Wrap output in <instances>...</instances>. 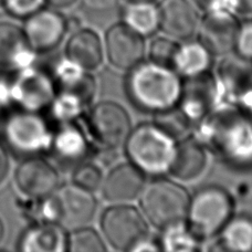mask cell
I'll return each instance as SVG.
<instances>
[{
  "mask_svg": "<svg viewBox=\"0 0 252 252\" xmlns=\"http://www.w3.org/2000/svg\"><path fill=\"white\" fill-rule=\"evenodd\" d=\"M101 230L107 244L114 249L130 251L148 235V224L137 208L126 204H115L102 214Z\"/></svg>",
  "mask_w": 252,
  "mask_h": 252,
  "instance_id": "ba28073f",
  "label": "cell"
},
{
  "mask_svg": "<svg viewBox=\"0 0 252 252\" xmlns=\"http://www.w3.org/2000/svg\"><path fill=\"white\" fill-rule=\"evenodd\" d=\"M87 126L93 141L107 151L124 145L133 128L127 111L112 101L94 105L87 116Z\"/></svg>",
  "mask_w": 252,
  "mask_h": 252,
  "instance_id": "52a82bcc",
  "label": "cell"
},
{
  "mask_svg": "<svg viewBox=\"0 0 252 252\" xmlns=\"http://www.w3.org/2000/svg\"><path fill=\"white\" fill-rule=\"evenodd\" d=\"M235 202L230 192L220 186L198 189L189 199L186 226L199 241L219 235L233 216Z\"/></svg>",
  "mask_w": 252,
  "mask_h": 252,
  "instance_id": "277c9868",
  "label": "cell"
},
{
  "mask_svg": "<svg viewBox=\"0 0 252 252\" xmlns=\"http://www.w3.org/2000/svg\"><path fill=\"white\" fill-rule=\"evenodd\" d=\"M57 94L51 73L32 65L18 70L10 79L11 103L18 109L40 113L48 107Z\"/></svg>",
  "mask_w": 252,
  "mask_h": 252,
  "instance_id": "9c48e42d",
  "label": "cell"
},
{
  "mask_svg": "<svg viewBox=\"0 0 252 252\" xmlns=\"http://www.w3.org/2000/svg\"><path fill=\"white\" fill-rule=\"evenodd\" d=\"M8 170H9V158L7 155V152L1 144H0V184H1L4 181V178L7 177Z\"/></svg>",
  "mask_w": 252,
  "mask_h": 252,
  "instance_id": "74e56055",
  "label": "cell"
},
{
  "mask_svg": "<svg viewBox=\"0 0 252 252\" xmlns=\"http://www.w3.org/2000/svg\"><path fill=\"white\" fill-rule=\"evenodd\" d=\"M105 53L110 63L121 70H129L144 60V37L122 24L111 26L105 34Z\"/></svg>",
  "mask_w": 252,
  "mask_h": 252,
  "instance_id": "5bb4252c",
  "label": "cell"
},
{
  "mask_svg": "<svg viewBox=\"0 0 252 252\" xmlns=\"http://www.w3.org/2000/svg\"><path fill=\"white\" fill-rule=\"evenodd\" d=\"M103 178L102 170L96 164L83 160L75 167L72 175V183L94 192L101 188Z\"/></svg>",
  "mask_w": 252,
  "mask_h": 252,
  "instance_id": "1f68e13d",
  "label": "cell"
},
{
  "mask_svg": "<svg viewBox=\"0 0 252 252\" xmlns=\"http://www.w3.org/2000/svg\"><path fill=\"white\" fill-rule=\"evenodd\" d=\"M235 50L240 56L252 60V19L245 20L239 24Z\"/></svg>",
  "mask_w": 252,
  "mask_h": 252,
  "instance_id": "e575fe53",
  "label": "cell"
},
{
  "mask_svg": "<svg viewBox=\"0 0 252 252\" xmlns=\"http://www.w3.org/2000/svg\"><path fill=\"white\" fill-rule=\"evenodd\" d=\"M120 15L135 32L148 37L159 29V9L155 1H126Z\"/></svg>",
  "mask_w": 252,
  "mask_h": 252,
  "instance_id": "d4e9b609",
  "label": "cell"
},
{
  "mask_svg": "<svg viewBox=\"0 0 252 252\" xmlns=\"http://www.w3.org/2000/svg\"><path fill=\"white\" fill-rule=\"evenodd\" d=\"M18 188L33 199L51 196L60 186L59 173L40 156L26 157L15 173Z\"/></svg>",
  "mask_w": 252,
  "mask_h": 252,
  "instance_id": "4fadbf2b",
  "label": "cell"
},
{
  "mask_svg": "<svg viewBox=\"0 0 252 252\" xmlns=\"http://www.w3.org/2000/svg\"><path fill=\"white\" fill-rule=\"evenodd\" d=\"M80 9L88 19L97 24L110 20L121 12L120 0H78Z\"/></svg>",
  "mask_w": 252,
  "mask_h": 252,
  "instance_id": "4dcf8cb0",
  "label": "cell"
},
{
  "mask_svg": "<svg viewBox=\"0 0 252 252\" xmlns=\"http://www.w3.org/2000/svg\"><path fill=\"white\" fill-rule=\"evenodd\" d=\"M218 249L232 252L252 251V217L249 215L232 216L219 232Z\"/></svg>",
  "mask_w": 252,
  "mask_h": 252,
  "instance_id": "4316f807",
  "label": "cell"
},
{
  "mask_svg": "<svg viewBox=\"0 0 252 252\" xmlns=\"http://www.w3.org/2000/svg\"><path fill=\"white\" fill-rule=\"evenodd\" d=\"M22 30L34 52H47L62 42L67 32L66 19L55 9L42 8L27 18Z\"/></svg>",
  "mask_w": 252,
  "mask_h": 252,
  "instance_id": "9a60e30c",
  "label": "cell"
},
{
  "mask_svg": "<svg viewBox=\"0 0 252 252\" xmlns=\"http://www.w3.org/2000/svg\"><path fill=\"white\" fill-rule=\"evenodd\" d=\"M50 151L60 163L78 165L87 159L90 154V144L78 125L73 122L62 123L53 130Z\"/></svg>",
  "mask_w": 252,
  "mask_h": 252,
  "instance_id": "44dd1931",
  "label": "cell"
},
{
  "mask_svg": "<svg viewBox=\"0 0 252 252\" xmlns=\"http://www.w3.org/2000/svg\"><path fill=\"white\" fill-rule=\"evenodd\" d=\"M237 106L245 112L249 116V119L252 121V91H250L247 95H245L241 100L237 103Z\"/></svg>",
  "mask_w": 252,
  "mask_h": 252,
  "instance_id": "ab89813d",
  "label": "cell"
},
{
  "mask_svg": "<svg viewBox=\"0 0 252 252\" xmlns=\"http://www.w3.org/2000/svg\"><path fill=\"white\" fill-rule=\"evenodd\" d=\"M78 0H46V3L55 9L69 8L74 4Z\"/></svg>",
  "mask_w": 252,
  "mask_h": 252,
  "instance_id": "60d3db41",
  "label": "cell"
},
{
  "mask_svg": "<svg viewBox=\"0 0 252 252\" xmlns=\"http://www.w3.org/2000/svg\"><path fill=\"white\" fill-rule=\"evenodd\" d=\"M51 74L57 93L70 95L87 106L91 104L96 92V83L88 70L64 58L57 62Z\"/></svg>",
  "mask_w": 252,
  "mask_h": 252,
  "instance_id": "d6986e66",
  "label": "cell"
},
{
  "mask_svg": "<svg viewBox=\"0 0 252 252\" xmlns=\"http://www.w3.org/2000/svg\"><path fill=\"white\" fill-rule=\"evenodd\" d=\"M46 4V0H3L2 6L9 15L27 19Z\"/></svg>",
  "mask_w": 252,
  "mask_h": 252,
  "instance_id": "836d02e7",
  "label": "cell"
},
{
  "mask_svg": "<svg viewBox=\"0 0 252 252\" xmlns=\"http://www.w3.org/2000/svg\"><path fill=\"white\" fill-rule=\"evenodd\" d=\"M154 124L167 133L175 141L179 142L189 136L195 126L178 105L154 114Z\"/></svg>",
  "mask_w": 252,
  "mask_h": 252,
  "instance_id": "83f0119b",
  "label": "cell"
},
{
  "mask_svg": "<svg viewBox=\"0 0 252 252\" xmlns=\"http://www.w3.org/2000/svg\"><path fill=\"white\" fill-rule=\"evenodd\" d=\"M207 160L205 146L195 137L188 136L177 143L169 174L179 181H192L204 173Z\"/></svg>",
  "mask_w": 252,
  "mask_h": 252,
  "instance_id": "603a6c76",
  "label": "cell"
},
{
  "mask_svg": "<svg viewBox=\"0 0 252 252\" xmlns=\"http://www.w3.org/2000/svg\"><path fill=\"white\" fill-rule=\"evenodd\" d=\"M161 250V247L159 244V240L157 241L155 238H151L150 236L144 237L143 239L139 240L136 245H135L132 250L133 252H154Z\"/></svg>",
  "mask_w": 252,
  "mask_h": 252,
  "instance_id": "8d00e7d4",
  "label": "cell"
},
{
  "mask_svg": "<svg viewBox=\"0 0 252 252\" xmlns=\"http://www.w3.org/2000/svg\"><path fill=\"white\" fill-rule=\"evenodd\" d=\"M125 1H156V0H125Z\"/></svg>",
  "mask_w": 252,
  "mask_h": 252,
  "instance_id": "7bdbcfd3",
  "label": "cell"
},
{
  "mask_svg": "<svg viewBox=\"0 0 252 252\" xmlns=\"http://www.w3.org/2000/svg\"><path fill=\"white\" fill-rule=\"evenodd\" d=\"M196 136L206 150L237 169L252 168V121L232 103L216 106L195 124Z\"/></svg>",
  "mask_w": 252,
  "mask_h": 252,
  "instance_id": "6da1fadb",
  "label": "cell"
},
{
  "mask_svg": "<svg viewBox=\"0 0 252 252\" xmlns=\"http://www.w3.org/2000/svg\"><path fill=\"white\" fill-rule=\"evenodd\" d=\"M159 9V29L170 38L188 40L197 32L199 15L190 0H161Z\"/></svg>",
  "mask_w": 252,
  "mask_h": 252,
  "instance_id": "e0dca14e",
  "label": "cell"
},
{
  "mask_svg": "<svg viewBox=\"0 0 252 252\" xmlns=\"http://www.w3.org/2000/svg\"><path fill=\"white\" fill-rule=\"evenodd\" d=\"M52 195L58 207V223L65 230L88 226L92 221L97 207L92 191L71 183L59 186Z\"/></svg>",
  "mask_w": 252,
  "mask_h": 252,
  "instance_id": "30bf717a",
  "label": "cell"
},
{
  "mask_svg": "<svg viewBox=\"0 0 252 252\" xmlns=\"http://www.w3.org/2000/svg\"><path fill=\"white\" fill-rule=\"evenodd\" d=\"M66 251L105 252V241L96 230L88 226L70 230L66 238Z\"/></svg>",
  "mask_w": 252,
  "mask_h": 252,
  "instance_id": "f546056e",
  "label": "cell"
},
{
  "mask_svg": "<svg viewBox=\"0 0 252 252\" xmlns=\"http://www.w3.org/2000/svg\"><path fill=\"white\" fill-rule=\"evenodd\" d=\"M219 96L217 79L207 71L183 80L178 106L196 124L217 106Z\"/></svg>",
  "mask_w": 252,
  "mask_h": 252,
  "instance_id": "8fae6325",
  "label": "cell"
},
{
  "mask_svg": "<svg viewBox=\"0 0 252 252\" xmlns=\"http://www.w3.org/2000/svg\"><path fill=\"white\" fill-rule=\"evenodd\" d=\"M213 57L199 40H187L183 44H179L173 63V69L185 78L204 73L209 71Z\"/></svg>",
  "mask_w": 252,
  "mask_h": 252,
  "instance_id": "484cf974",
  "label": "cell"
},
{
  "mask_svg": "<svg viewBox=\"0 0 252 252\" xmlns=\"http://www.w3.org/2000/svg\"><path fill=\"white\" fill-rule=\"evenodd\" d=\"M182 82L173 67L142 61L128 70L125 91L138 110L155 114L178 105Z\"/></svg>",
  "mask_w": 252,
  "mask_h": 252,
  "instance_id": "7a4b0ae2",
  "label": "cell"
},
{
  "mask_svg": "<svg viewBox=\"0 0 252 252\" xmlns=\"http://www.w3.org/2000/svg\"><path fill=\"white\" fill-rule=\"evenodd\" d=\"M189 199L190 196L182 185L164 178L145 184L139 195L144 217L159 229L185 221Z\"/></svg>",
  "mask_w": 252,
  "mask_h": 252,
  "instance_id": "8992f818",
  "label": "cell"
},
{
  "mask_svg": "<svg viewBox=\"0 0 252 252\" xmlns=\"http://www.w3.org/2000/svg\"><path fill=\"white\" fill-rule=\"evenodd\" d=\"M34 53L24 30L11 22H0V67L25 69L32 65Z\"/></svg>",
  "mask_w": 252,
  "mask_h": 252,
  "instance_id": "ffe728a7",
  "label": "cell"
},
{
  "mask_svg": "<svg viewBox=\"0 0 252 252\" xmlns=\"http://www.w3.org/2000/svg\"><path fill=\"white\" fill-rule=\"evenodd\" d=\"M146 184V176L130 163H123L103 178L101 192L106 201L126 204L137 198Z\"/></svg>",
  "mask_w": 252,
  "mask_h": 252,
  "instance_id": "ac0fdd59",
  "label": "cell"
},
{
  "mask_svg": "<svg viewBox=\"0 0 252 252\" xmlns=\"http://www.w3.org/2000/svg\"><path fill=\"white\" fill-rule=\"evenodd\" d=\"M3 233H4V228H3V223L0 219V242H1L2 238H3Z\"/></svg>",
  "mask_w": 252,
  "mask_h": 252,
  "instance_id": "b9f144b4",
  "label": "cell"
},
{
  "mask_svg": "<svg viewBox=\"0 0 252 252\" xmlns=\"http://www.w3.org/2000/svg\"><path fill=\"white\" fill-rule=\"evenodd\" d=\"M3 143L16 155L39 156L50 151L53 130L41 114L18 109L1 119Z\"/></svg>",
  "mask_w": 252,
  "mask_h": 252,
  "instance_id": "5b68a950",
  "label": "cell"
},
{
  "mask_svg": "<svg viewBox=\"0 0 252 252\" xmlns=\"http://www.w3.org/2000/svg\"><path fill=\"white\" fill-rule=\"evenodd\" d=\"M177 143L154 123H144L130 130L124 143L125 154L145 176L160 177L169 173Z\"/></svg>",
  "mask_w": 252,
  "mask_h": 252,
  "instance_id": "3957f363",
  "label": "cell"
},
{
  "mask_svg": "<svg viewBox=\"0 0 252 252\" xmlns=\"http://www.w3.org/2000/svg\"><path fill=\"white\" fill-rule=\"evenodd\" d=\"M218 66V87L220 94L237 104L252 91V60L239 53H228Z\"/></svg>",
  "mask_w": 252,
  "mask_h": 252,
  "instance_id": "2e32d148",
  "label": "cell"
},
{
  "mask_svg": "<svg viewBox=\"0 0 252 252\" xmlns=\"http://www.w3.org/2000/svg\"><path fill=\"white\" fill-rule=\"evenodd\" d=\"M1 119H2L1 118V111H0V123H1Z\"/></svg>",
  "mask_w": 252,
  "mask_h": 252,
  "instance_id": "ee69618b",
  "label": "cell"
},
{
  "mask_svg": "<svg viewBox=\"0 0 252 252\" xmlns=\"http://www.w3.org/2000/svg\"><path fill=\"white\" fill-rule=\"evenodd\" d=\"M236 12L242 15H252V0H232Z\"/></svg>",
  "mask_w": 252,
  "mask_h": 252,
  "instance_id": "f35d334b",
  "label": "cell"
},
{
  "mask_svg": "<svg viewBox=\"0 0 252 252\" xmlns=\"http://www.w3.org/2000/svg\"><path fill=\"white\" fill-rule=\"evenodd\" d=\"M179 44L174 40L165 37L155 38L150 44V61L157 64L173 67Z\"/></svg>",
  "mask_w": 252,
  "mask_h": 252,
  "instance_id": "d6a6232c",
  "label": "cell"
},
{
  "mask_svg": "<svg viewBox=\"0 0 252 252\" xmlns=\"http://www.w3.org/2000/svg\"><path fill=\"white\" fill-rule=\"evenodd\" d=\"M239 24L236 13L227 9L207 11L198 27V40L213 56L223 57L235 50Z\"/></svg>",
  "mask_w": 252,
  "mask_h": 252,
  "instance_id": "7c38bea8",
  "label": "cell"
},
{
  "mask_svg": "<svg viewBox=\"0 0 252 252\" xmlns=\"http://www.w3.org/2000/svg\"><path fill=\"white\" fill-rule=\"evenodd\" d=\"M2 2H3V0H0V6H2Z\"/></svg>",
  "mask_w": 252,
  "mask_h": 252,
  "instance_id": "f6af8a7d",
  "label": "cell"
},
{
  "mask_svg": "<svg viewBox=\"0 0 252 252\" xmlns=\"http://www.w3.org/2000/svg\"><path fill=\"white\" fill-rule=\"evenodd\" d=\"M66 230L60 223L39 221L22 233L18 249L24 252L66 251Z\"/></svg>",
  "mask_w": 252,
  "mask_h": 252,
  "instance_id": "7402d4cb",
  "label": "cell"
},
{
  "mask_svg": "<svg viewBox=\"0 0 252 252\" xmlns=\"http://www.w3.org/2000/svg\"><path fill=\"white\" fill-rule=\"evenodd\" d=\"M103 44L100 37L91 29H78L65 46V58L83 69L91 71L103 61Z\"/></svg>",
  "mask_w": 252,
  "mask_h": 252,
  "instance_id": "cb8c5ba5",
  "label": "cell"
},
{
  "mask_svg": "<svg viewBox=\"0 0 252 252\" xmlns=\"http://www.w3.org/2000/svg\"><path fill=\"white\" fill-rule=\"evenodd\" d=\"M197 8L202 11H211L217 10V9H227V10L235 11L232 0H190Z\"/></svg>",
  "mask_w": 252,
  "mask_h": 252,
  "instance_id": "d590c367",
  "label": "cell"
},
{
  "mask_svg": "<svg viewBox=\"0 0 252 252\" xmlns=\"http://www.w3.org/2000/svg\"><path fill=\"white\" fill-rule=\"evenodd\" d=\"M163 230L164 233L159 239L161 250L169 252H190L199 250L200 241L192 235L184 222L163 229Z\"/></svg>",
  "mask_w": 252,
  "mask_h": 252,
  "instance_id": "f1b7e54d",
  "label": "cell"
}]
</instances>
